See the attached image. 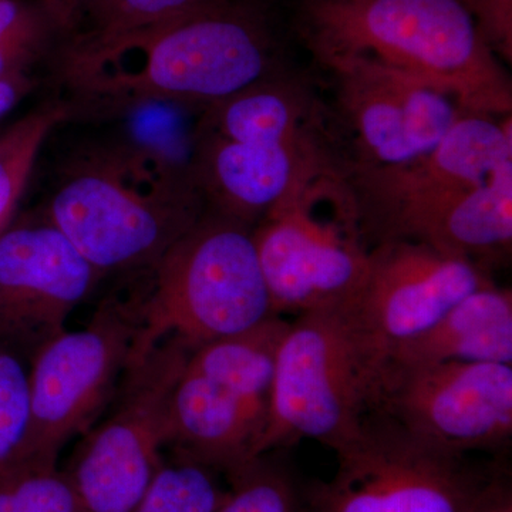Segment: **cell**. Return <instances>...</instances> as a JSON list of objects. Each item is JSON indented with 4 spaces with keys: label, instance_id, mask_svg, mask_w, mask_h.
<instances>
[{
    "label": "cell",
    "instance_id": "1",
    "mask_svg": "<svg viewBox=\"0 0 512 512\" xmlns=\"http://www.w3.org/2000/svg\"><path fill=\"white\" fill-rule=\"evenodd\" d=\"M274 46L254 10L218 0L124 35L79 37L60 70L70 90L100 106L173 101L208 107L271 77Z\"/></svg>",
    "mask_w": 512,
    "mask_h": 512
},
{
    "label": "cell",
    "instance_id": "2",
    "mask_svg": "<svg viewBox=\"0 0 512 512\" xmlns=\"http://www.w3.org/2000/svg\"><path fill=\"white\" fill-rule=\"evenodd\" d=\"M302 36L319 62L370 60L450 94L468 113H512V84L457 0H306Z\"/></svg>",
    "mask_w": 512,
    "mask_h": 512
},
{
    "label": "cell",
    "instance_id": "3",
    "mask_svg": "<svg viewBox=\"0 0 512 512\" xmlns=\"http://www.w3.org/2000/svg\"><path fill=\"white\" fill-rule=\"evenodd\" d=\"M192 180L133 146L77 157L57 178L42 215L101 276L148 271L204 215Z\"/></svg>",
    "mask_w": 512,
    "mask_h": 512
},
{
    "label": "cell",
    "instance_id": "4",
    "mask_svg": "<svg viewBox=\"0 0 512 512\" xmlns=\"http://www.w3.org/2000/svg\"><path fill=\"white\" fill-rule=\"evenodd\" d=\"M384 365L353 302L289 322L256 457L301 440L338 450L376 409Z\"/></svg>",
    "mask_w": 512,
    "mask_h": 512
},
{
    "label": "cell",
    "instance_id": "5",
    "mask_svg": "<svg viewBox=\"0 0 512 512\" xmlns=\"http://www.w3.org/2000/svg\"><path fill=\"white\" fill-rule=\"evenodd\" d=\"M143 348L175 336L198 348L276 316L252 227L214 211L185 232L148 271Z\"/></svg>",
    "mask_w": 512,
    "mask_h": 512
},
{
    "label": "cell",
    "instance_id": "6",
    "mask_svg": "<svg viewBox=\"0 0 512 512\" xmlns=\"http://www.w3.org/2000/svg\"><path fill=\"white\" fill-rule=\"evenodd\" d=\"M276 316H298L355 302L369 252L342 171L299 184L252 228Z\"/></svg>",
    "mask_w": 512,
    "mask_h": 512
},
{
    "label": "cell",
    "instance_id": "7",
    "mask_svg": "<svg viewBox=\"0 0 512 512\" xmlns=\"http://www.w3.org/2000/svg\"><path fill=\"white\" fill-rule=\"evenodd\" d=\"M128 281L97 305L86 326L64 330L29 360V429L18 461H57L113 400L146 326L140 276Z\"/></svg>",
    "mask_w": 512,
    "mask_h": 512
},
{
    "label": "cell",
    "instance_id": "8",
    "mask_svg": "<svg viewBox=\"0 0 512 512\" xmlns=\"http://www.w3.org/2000/svg\"><path fill=\"white\" fill-rule=\"evenodd\" d=\"M192 350L167 336L137 353L64 470L82 512H130L153 483L167 448L168 402Z\"/></svg>",
    "mask_w": 512,
    "mask_h": 512
},
{
    "label": "cell",
    "instance_id": "9",
    "mask_svg": "<svg viewBox=\"0 0 512 512\" xmlns=\"http://www.w3.org/2000/svg\"><path fill=\"white\" fill-rule=\"evenodd\" d=\"M335 453V476L305 490L308 512H471L493 476L379 409Z\"/></svg>",
    "mask_w": 512,
    "mask_h": 512
},
{
    "label": "cell",
    "instance_id": "10",
    "mask_svg": "<svg viewBox=\"0 0 512 512\" xmlns=\"http://www.w3.org/2000/svg\"><path fill=\"white\" fill-rule=\"evenodd\" d=\"M512 158V114L466 113L436 147L406 163H356L348 185L366 244L399 239L403 229L451 195L484 181Z\"/></svg>",
    "mask_w": 512,
    "mask_h": 512
},
{
    "label": "cell",
    "instance_id": "11",
    "mask_svg": "<svg viewBox=\"0 0 512 512\" xmlns=\"http://www.w3.org/2000/svg\"><path fill=\"white\" fill-rule=\"evenodd\" d=\"M376 409L451 453H503L512 441V365L386 360Z\"/></svg>",
    "mask_w": 512,
    "mask_h": 512
},
{
    "label": "cell",
    "instance_id": "12",
    "mask_svg": "<svg viewBox=\"0 0 512 512\" xmlns=\"http://www.w3.org/2000/svg\"><path fill=\"white\" fill-rule=\"evenodd\" d=\"M101 275L50 222L0 231V348L25 359L66 330Z\"/></svg>",
    "mask_w": 512,
    "mask_h": 512
},
{
    "label": "cell",
    "instance_id": "13",
    "mask_svg": "<svg viewBox=\"0 0 512 512\" xmlns=\"http://www.w3.org/2000/svg\"><path fill=\"white\" fill-rule=\"evenodd\" d=\"M322 64L335 79L360 164L393 165L423 156L468 113L450 94L383 64L356 57Z\"/></svg>",
    "mask_w": 512,
    "mask_h": 512
},
{
    "label": "cell",
    "instance_id": "14",
    "mask_svg": "<svg viewBox=\"0 0 512 512\" xmlns=\"http://www.w3.org/2000/svg\"><path fill=\"white\" fill-rule=\"evenodd\" d=\"M494 284L484 266L396 239L370 248L365 284L353 302L360 325L384 357L416 338L471 292Z\"/></svg>",
    "mask_w": 512,
    "mask_h": 512
},
{
    "label": "cell",
    "instance_id": "15",
    "mask_svg": "<svg viewBox=\"0 0 512 512\" xmlns=\"http://www.w3.org/2000/svg\"><path fill=\"white\" fill-rule=\"evenodd\" d=\"M333 170L316 143L248 144L198 134L190 173L210 211L254 228L299 184Z\"/></svg>",
    "mask_w": 512,
    "mask_h": 512
},
{
    "label": "cell",
    "instance_id": "16",
    "mask_svg": "<svg viewBox=\"0 0 512 512\" xmlns=\"http://www.w3.org/2000/svg\"><path fill=\"white\" fill-rule=\"evenodd\" d=\"M265 424V414L185 363L168 402L167 448L228 476L256 458Z\"/></svg>",
    "mask_w": 512,
    "mask_h": 512
},
{
    "label": "cell",
    "instance_id": "17",
    "mask_svg": "<svg viewBox=\"0 0 512 512\" xmlns=\"http://www.w3.org/2000/svg\"><path fill=\"white\" fill-rule=\"evenodd\" d=\"M399 239L421 242L441 254L483 266L511 254L512 158L467 190L410 222Z\"/></svg>",
    "mask_w": 512,
    "mask_h": 512
},
{
    "label": "cell",
    "instance_id": "18",
    "mask_svg": "<svg viewBox=\"0 0 512 512\" xmlns=\"http://www.w3.org/2000/svg\"><path fill=\"white\" fill-rule=\"evenodd\" d=\"M387 362H493L512 365V292L495 284L461 299L433 326L394 348Z\"/></svg>",
    "mask_w": 512,
    "mask_h": 512
},
{
    "label": "cell",
    "instance_id": "19",
    "mask_svg": "<svg viewBox=\"0 0 512 512\" xmlns=\"http://www.w3.org/2000/svg\"><path fill=\"white\" fill-rule=\"evenodd\" d=\"M308 114L301 89L266 77L208 106L198 134L235 143L302 146L315 143L306 126Z\"/></svg>",
    "mask_w": 512,
    "mask_h": 512
},
{
    "label": "cell",
    "instance_id": "20",
    "mask_svg": "<svg viewBox=\"0 0 512 512\" xmlns=\"http://www.w3.org/2000/svg\"><path fill=\"white\" fill-rule=\"evenodd\" d=\"M289 320L272 316L254 328L192 350L187 366L241 397L268 419L276 355Z\"/></svg>",
    "mask_w": 512,
    "mask_h": 512
},
{
    "label": "cell",
    "instance_id": "21",
    "mask_svg": "<svg viewBox=\"0 0 512 512\" xmlns=\"http://www.w3.org/2000/svg\"><path fill=\"white\" fill-rule=\"evenodd\" d=\"M171 451L130 512H214L227 498L221 471Z\"/></svg>",
    "mask_w": 512,
    "mask_h": 512
},
{
    "label": "cell",
    "instance_id": "22",
    "mask_svg": "<svg viewBox=\"0 0 512 512\" xmlns=\"http://www.w3.org/2000/svg\"><path fill=\"white\" fill-rule=\"evenodd\" d=\"M67 114L66 104H49L0 136V231L8 227L46 137Z\"/></svg>",
    "mask_w": 512,
    "mask_h": 512
},
{
    "label": "cell",
    "instance_id": "23",
    "mask_svg": "<svg viewBox=\"0 0 512 512\" xmlns=\"http://www.w3.org/2000/svg\"><path fill=\"white\" fill-rule=\"evenodd\" d=\"M225 478L228 495L214 512H308L305 490L288 468L269 460L268 454Z\"/></svg>",
    "mask_w": 512,
    "mask_h": 512
},
{
    "label": "cell",
    "instance_id": "24",
    "mask_svg": "<svg viewBox=\"0 0 512 512\" xmlns=\"http://www.w3.org/2000/svg\"><path fill=\"white\" fill-rule=\"evenodd\" d=\"M0 512H82L57 461H18L0 471Z\"/></svg>",
    "mask_w": 512,
    "mask_h": 512
},
{
    "label": "cell",
    "instance_id": "25",
    "mask_svg": "<svg viewBox=\"0 0 512 512\" xmlns=\"http://www.w3.org/2000/svg\"><path fill=\"white\" fill-rule=\"evenodd\" d=\"M218 0H89L92 18L87 39H107L167 22Z\"/></svg>",
    "mask_w": 512,
    "mask_h": 512
},
{
    "label": "cell",
    "instance_id": "26",
    "mask_svg": "<svg viewBox=\"0 0 512 512\" xmlns=\"http://www.w3.org/2000/svg\"><path fill=\"white\" fill-rule=\"evenodd\" d=\"M30 419L29 365L0 348V471L19 460Z\"/></svg>",
    "mask_w": 512,
    "mask_h": 512
},
{
    "label": "cell",
    "instance_id": "27",
    "mask_svg": "<svg viewBox=\"0 0 512 512\" xmlns=\"http://www.w3.org/2000/svg\"><path fill=\"white\" fill-rule=\"evenodd\" d=\"M55 28L42 9L0 39V79L26 73Z\"/></svg>",
    "mask_w": 512,
    "mask_h": 512
},
{
    "label": "cell",
    "instance_id": "28",
    "mask_svg": "<svg viewBox=\"0 0 512 512\" xmlns=\"http://www.w3.org/2000/svg\"><path fill=\"white\" fill-rule=\"evenodd\" d=\"M478 35L503 63L512 64V0H457Z\"/></svg>",
    "mask_w": 512,
    "mask_h": 512
},
{
    "label": "cell",
    "instance_id": "29",
    "mask_svg": "<svg viewBox=\"0 0 512 512\" xmlns=\"http://www.w3.org/2000/svg\"><path fill=\"white\" fill-rule=\"evenodd\" d=\"M471 512H512V488L505 474H493Z\"/></svg>",
    "mask_w": 512,
    "mask_h": 512
},
{
    "label": "cell",
    "instance_id": "30",
    "mask_svg": "<svg viewBox=\"0 0 512 512\" xmlns=\"http://www.w3.org/2000/svg\"><path fill=\"white\" fill-rule=\"evenodd\" d=\"M89 0H37V6L46 13L56 29L72 28Z\"/></svg>",
    "mask_w": 512,
    "mask_h": 512
},
{
    "label": "cell",
    "instance_id": "31",
    "mask_svg": "<svg viewBox=\"0 0 512 512\" xmlns=\"http://www.w3.org/2000/svg\"><path fill=\"white\" fill-rule=\"evenodd\" d=\"M39 6L20 0H0V39L39 12Z\"/></svg>",
    "mask_w": 512,
    "mask_h": 512
},
{
    "label": "cell",
    "instance_id": "32",
    "mask_svg": "<svg viewBox=\"0 0 512 512\" xmlns=\"http://www.w3.org/2000/svg\"><path fill=\"white\" fill-rule=\"evenodd\" d=\"M30 89L32 82L26 73L0 79V117L9 113Z\"/></svg>",
    "mask_w": 512,
    "mask_h": 512
}]
</instances>
